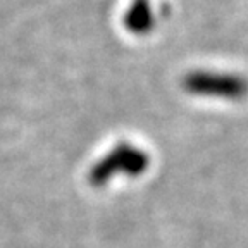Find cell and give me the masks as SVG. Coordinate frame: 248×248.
<instances>
[{
	"instance_id": "cell-1",
	"label": "cell",
	"mask_w": 248,
	"mask_h": 248,
	"mask_svg": "<svg viewBox=\"0 0 248 248\" xmlns=\"http://www.w3.org/2000/svg\"><path fill=\"white\" fill-rule=\"evenodd\" d=\"M150 166V155L141 147L119 141L88 170V183L93 188H104L114 178H138Z\"/></svg>"
},
{
	"instance_id": "cell-3",
	"label": "cell",
	"mask_w": 248,
	"mask_h": 248,
	"mask_svg": "<svg viewBox=\"0 0 248 248\" xmlns=\"http://www.w3.org/2000/svg\"><path fill=\"white\" fill-rule=\"evenodd\" d=\"M123 26L136 36H145L154 31L155 14L150 0H131V5L123 17Z\"/></svg>"
},
{
	"instance_id": "cell-2",
	"label": "cell",
	"mask_w": 248,
	"mask_h": 248,
	"mask_svg": "<svg viewBox=\"0 0 248 248\" xmlns=\"http://www.w3.org/2000/svg\"><path fill=\"white\" fill-rule=\"evenodd\" d=\"M183 90L193 97L222 102H240L248 95V79L229 71L197 69L183 78Z\"/></svg>"
}]
</instances>
